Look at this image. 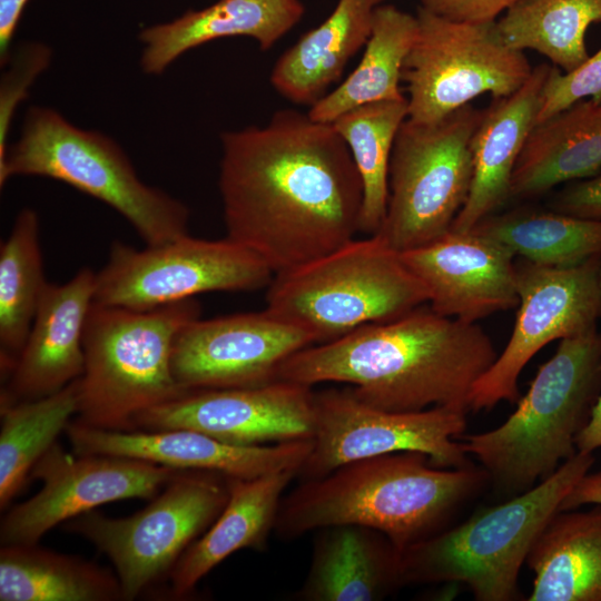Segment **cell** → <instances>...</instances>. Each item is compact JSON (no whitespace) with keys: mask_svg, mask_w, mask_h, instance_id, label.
Wrapping results in <instances>:
<instances>
[{"mask_svg":"<svg viewBox=\"0 0 601 601\" xmlns=\"http://www.w3.org/2000/svg\"><path fill=\"white\" fill-rule=\"evenodd\" d=\"M600 390L601 333L594 327L560 341L501 425L456 440L480 462L495 489L518 495L577 453L575 437Z\"/></svg>","mask_w":601,"mask_h":601,"instance_id":"cell-4","label":"cell"},{"mask_svg":"<svg viewBox=\"0 0 601 601\" xmlns=\"http://www.w3.org/2000/svg\"><path fill=\"white\" fill-rule=\"evenodd\" d=\"M601 22V0H520L495 20L503 42L523 51L534 50L562 72L589 57L585 33Z\"/></svg>","mask_w":601,"mask_h":601,"instance_id":"cell-32","label":"cell"},{"mask_svg":"<svg viewBox=\"0 0 601 601\" xmlns=\"http://www.w3.org/2000/svg\"><path fill=\"white\" fill-rule=\"evenodd\" d=\"M594 460L577 452L532 489L408 546L403 584L462 583L476 601L519 600V574L534 541Z\"/></svg>","mask_w":601,"mask_h":601,"instance_id":"cell-5","label":"cell"},{"mask_svg":"<svg viewBox=\"0 0 601 601\" xmlns=\"http://www.w3.org/2000/svg\"><path fill=\"white\" fill-rule=\"evenodd\" d=\"M299 0H218L201 10L142 29L141 69L160 75L179 56L206 42L234 36L255 39L268 50L302 18Z\"/></svg>","mask_w":601,"mask_h":601,"instance_id":"cell-23","label":"cell"},{"mask_svg":"<svg viewBox=\"0 0 601 601\" xmlns=\"http://www.w3.org/2000/svg\"><path fill=\"white\" fill-rule=\"evenodd\" d=\"M96 273L82 267L68 282L46 284L0 404L51 395L78 380L85 365L83 331L93 303Z\"/></svg>","mask_w":601,"mask_h":601,"instance_id":"cell-20","label":"cell"},{"mask_svg":"<svg viewBox=\"0 0 601 601\" xmlns=\"http://www.w3.org/2000/svg\"><path fill=\"white\" fill-rule=\"evenodd\" d=\"M415 16L417 35L401 77L411 121H440L484 93L506 97L530 78L525 53L503 42L495 21H456L421 6Z\"/></svg>","mask_w":601,"mask_h":601,"instance_id":"cell-11","label":"cell"},{"mask_svg":"<svg viewBox=\"0 0 601 601\" xmlns=\"http://www.w3.org/2000/svg\"><path fill=\"white\" fill-rule=\"evenodd\" d=\"M28 0H0V60L6 65L11 53V40Z\"/></svg>","mask_w":601,"mask_h":601,"instance_id":"cell-39","label":"cell"},{"mask_svg":"<svg viewBox=\"0 0 601 601\" xmlns=\"http://www.w3.org/2000/svg\"><path fill=\"white\" fill-rule=\"evenodd\" d=\"M551 67L549 63L533 67L530 78L516 91L493 99L483 109L471 140V189L451 229L471 230L482 219L497 213L511 198L515 164L536 124Z\"/></svg>","mask_w":601,"mask_h":601,"instance_id":"cell-21","label":"cell"},{"mask_svg":"<svg viewBox=\"0 0 601 601\" xmlns=\"http://www.w3.org/2000/svg\"><path fill=\"white\" fill-rule=\"evenodd\" d=\"M427 302L425 287L401 254L380 236L370 235L275 274L265 309L306 331L319 344L395 319Z\"/></svg>","mask_w":601,"mask_h":601,"instance_id":"cell-7","label":"cell"},{"mask_svg":"<svg viewBox=\"0 0 601 601\" xmlns=\"http://www.w3.org/2000/svg\"><path fill=\"white\" fill-rule=\"evenodd\" d=\"M400 254L442 316L476 323L519 304L514 254L474 230L450 229Z\"/></svg>","mask_w":601,"mask_h":601,"instance_id":"cell-19","label":"cell"},{"mask_svg":"<svg viewBox=\"0 0 601 601\" xmlns=\"http://www.w3.org/2000/svg\"><path fill=\"white\" fill-rule=\"evenodd\" d=\"M220 138L226 237L257 254L274 275L355 238L363 183L332 124L286 109L265 126Z\"/></svg>","mask_w":601,"mask_h":601,"instance_id":"cell-1","label":"cell"},{"mask_svg":"<svg viewBox=\"0 0 601 601\" xmlns=\"http://www.w3.org/2000/svg\"><path fill=\"white\" fill-rule=\"evenodd\" d=\"M550 209L578 218L601 220V171L566 183L551 199Z\"/></svg>","mask_w":601,"mask_h":601,"instance_id":"cell-37","label":"cell"},{"mask_svg":"<svg viewBox=\"0 0 601 601\" xmlns=\"http://www.w3.org/2000/svg\"><path fill=\"white\" fill-rule=\"evenodd\" d=\"M577 452L593 453L601 447V390L587 424L575 437Z\"/></svg>","mask_w":601,"mask_h":601,"instance_id":"cell-41","label":"cell"},{"mask_svg":"<svg viewBox=\"0 0 601 601\" xmlns=\"http://www.w3.org/2000/svg\"><path fill=\"white\" fill-rule=\"evenodd\" d=\"M482 115L469 104L433 124L403 121L390 159L385 217L374 235L403 253L451 229L471 189V140Z\"/></svg>","mask_w":601,"mask_h":601,"instance_id":"cell-9","label":"cell"},{"mask_svg":"<svg viewBox=\"0 0 601 601\" xmlns=\"http://www.w3.org/2000/svg\"><path fill=\"white\" fill-rule=\"evenodd\" d=\"M482 467L443 469L418 452L358 460L283 497L276 533L294 539L334 525L383 533L401 552L432 536L489 482Z\"/></svg>","mask_w":601,"mask_h":601,"instance_id":"cell-3","label":"cell"},{"mask_svg":"<svg viewBox=\"0 0 601 601\" xmlns=\"http://www.w3.org/2000/svg\"><path fill=\"white\" fill-rule=\"evenodd\" d=\"M273 277L264 259L228 237L187 234L142 249L116 240L96 273L93 303L148 311L203 293L256 290Z\"/></svg>","mask_w":601,"mask_h":601,"instance_id":"cell-12","label":"cell"},{"mask_svg":"<svg viewBox=\"0 0 601 601\" xmlns=\"http://www.w3.org/2000/svg\"><path fill=\"white\" fill-rule=\"evenodd\" d=\"M197 317L200 305L193 298L148 311L92 303L75 421L131 431L137 415L188 392L173 375L171 353L179 331Z\"/></svg>","mask_w":601,"mask_h":601,"instance_id":"cell-6","label":"cell"},{"mask_svg":"<svg viewBox=\"0 0 601 601\" xmlns=\"http://www.w3.org/2000/svg\"><path fill=\"white\" fill-rule=\"evenodd\" d=\"M78 412V380L32 401L0 404V509L23 489L40 457Z\"/></svg>","mask_w":601,"mask_h":601,"instance_id":"cell-33","label":"cell"},{"mask_svg":"<svg viewBox=\"0 0 601 601\" xmlns=\"http://www.w3.org/2000/svg\"><path fill=\"white\" fill-rule=\"evenodd\" d=\"M601 255L571 267H551L515 259L519 308L511 337L490 368L476 381L469 410H491L520 398L519 376L529 361L555 339L594 327L601 318Z\"/></svg>","mask_w":601,"mask_h":601,"instance_id":"cell-14","label":"cell"},{"mask_svg":"<svg viewBox=\"0 0 601 601\" xmlns=\"http://www.w3.org/2000/svg\"><path fill=\"white\" fill-rule=\"evenodd\" d=\"M471 230L501 244L515 257L551 267H571L601 255V220L552 209L521 207L494 213Z\"/></svg>","mask_w":601,"mask_h":601,"instance_id":"cell-30","label":"cell"},{"mask_svg":"<svg viewBox=\"0 0 601 601\" xmlns=\"http://www.w3.org/2000/svg\"><path fill=\"white\" fill-rule=\"evenodd\" d=\"M313 344L306 331L266 309L197 317L175 338L171 371L185 391L255 387L276 381L279 365Z\"/></svg>","mask_w":601,"mask_h":601,"instance_id":"cell-16","label":"cell"},{"mask_svg":"<svg viewBox=\"0 0 601 601\" xmlns=\"http://www.w3.org/2000/svg\"><path fill=\"white\" fill-rule=\"evenodd\" d=\"M421 7L442 17L470 22L495 21L520 0H420Z\"/></svg>","mask_w":601,"mask_h":601,"instance_id":"cell-38","label":"cell"},{"mask_svg":"<svg viewBox=\"0 0 601 601\" xmlns=\"http://www.w3.org/2000/svg\"><path fill=\"white\" fill-rule=\"evenodd\" d=\"M583 99L601 102V48L569 72H562L552 65L543 88L536 122Z\"/></svg>","mask_w":601,"mask_h":601,"instance_id":"cell-36","label":"cell"},{"mask_svg":"<svg viewBox=\"0 0 601 601\" xmlns=\"http://www.w3.org/2000/svg\"><path fill=\"white\" fill-rule=\"evenodd\" d=\"M66 433L77 454L130 457L229 479H255L285 470L298 474L313 447L312 439L246 446L186 428L110 431L77 421L68 424Z\"/></svg>","mask_w":601,"mask_h":601,"instance_id":"cell-18","label":"cell"},{"mask_svg":"<svg viewBox=\"0 0 601 601\" xmlns=\"http://www.w3.org/2000/svg\"><path fill=\"white\" fill-rule=\"evenodd\" d=\"M228 495V477L184 470L139 512L109 518L91 510L69 520L66 530L109 558L122 599L130 601L169 578L185 551L220 514Z\"/></svg>","mask_w":601,"mask_h":601,"instance_id":"cell-10","label":"cell"},{"mask_svg":"<svg viewBox=\"0 0 601 601\" xmlns=\"http://www.w3.org/2000/svg\"><path fill=\"white\" fill-rule=\"evenodd\" d=\"M601 171V102L583 99L536 122L518 158L511 198H532Z\"/></svg>","mask_w":601,"mask_h":601,"instance_id":"cell-25","label":"cell"},{"mask_svg":"<svg viewBox=\"0 0 601 601\" xmlns=\"http://www.w3.org/2000/svg\"><path fill=\"white\" fill-rule=\"evenodd\" d=\"M299 601H380L404 587L402 552L381 532L343 524L318 530Z\"/></svg>","mask_w":601,"mask_h":601,"instance_id":"cell-22","label":"cell"},{"mask_svg":"<svg viewBox=\"0 0 601 601\" xmlns=\"http://www.w3.org/2000/svg\"><path fill=\"white\" fill-rule=\"evenodd\" d=\"M560 510L534 541L528 601H601V504Z\"/></svg>","mask_w":601,"mask_h":601,"instance_id":"cell-26","label":"cell"},{"mask_svg":"<svg viewBox=\"0 0 601 601\" xmlns=\"http://www.w3.org/2000/svg\"><path fill=\"white\" fill-rule=\"evenodd\" d=\"M496 357L491 337L477 323L422 305L294 353L279 365L276 381L311 387L351 384L363 402L394 412L434 406L469 411L474 384Z\"/></svg>","mask_w":601,"mask_h":601,"instance_id":"cell-2","label":"cell"},{"mask_svg":"<svg viewBox=\"0 0 601 601\" xmlns=\"http://www.w3.org/2000/svg\"><path fill=\"white\" fill-rule=\"evenodd\" d=\"M1 601L124 600L116 573L36 544L1 545Z\"/></svg>","mask_w":601,"mask_h":601,"instance_id":"cell-28","label":"cell"},{"mask_svg":"<svg viewBox=\"0 0 601 601\" xmlns=\"http://www.w3.org/2000/svg\"><path fill=\"white\" fill-rule=\"evenodd\" d=\"M383 1L338 0L323 23L279 57L270 75L273 87L295 104L313 106L366 45L374 11Z\"/></svg>","mask_w":601,"mask_h":601,"instance_id":"cell-27","label":"cell"},{"mask_svg":"<svg viewBox=\"0 0 601 601\" xmlns=\"http://www.w3.org/2000/svg\"><path fill=\"white\" fill-rule=\"evenodd\" d=\"M407 118V98L355 107L333 122L346 142L363 183L359 231L374 235L386 213L388 166L396 134Z\"/></svg>","mask_w":601,"mask_h":601,"instance_id":"cell-34","label":"cell"},{"mask_svg":"<svg viewBox=\"0 0 601 601\" xmlns=\"http://www.w3.org/2000/svg\"><path fill=\"white\" fill-rule=\"evenodd\" d=\"M311 388L277 380L255 387L188 391L137 415L132 430L186 428L246 446L311 440Z\"/></svg>","mask_w":601,"mask_h":601,"instance_id":"cell-17","label":"cell"},{"mask_svg":"<svg viewBox=\"0 0 601 601\" xmlns=\"http://www.w3.org/2000/svg\"><path fill=\"white\" fill-rule=\"evenodd\" d=\"M466 412L453 406L382 410L352 388L314 393L313 447L297 476L314 480L345 464L397 452L422 453L436 467L471 466L456 440L466 427Z\"/></svg>","mask_w":601,"mask_h":601,"instance_id":"cell-13","label":"cell"},{"mask_svg":"<svg viewBox=\"0 0 601 601\" xmlns=\"http://www.w3.org/2000/svg\"><path fill=\"white\" fill-rule=\"evenodd\" d=\"M51 50L40 42H28L11 52L9 67L0 86V164L8 150V134L19 104L26 99L29 88L50 63Z\"/></svg>","mask_w":601,"mask_h":601,"instance_id":"cell-35","label":"cell"},{"mask_svg":"<svg viewBox=\"0 0 601 601\" xmlns=\"http://www.w3.org/2000/svg\"><path fill=\"white\" fill-rule=\"evenodd\" d=\"M297 476L285 470L255 479H229L226 505L214 523L181 555L169 579L174 597L189 594L226 558L243 549L264 550L283 500Z\"/></svg>","mask_w":601,"mask_h":601,"instance_id":"cell-24","label":"cell"},{"mask_svg":"<svg viewBox=\"0 0 601 601\" xmlns=\"http://www.w3.org/2000/svg\"><path fill=\"white\" fill-rule=\"evenodd\" d=\"M180 471L130 457L70 454L56 442L29 474L42 482L40 491L2 516L0 543L36 544L49 530L101 504L152 499Z\"/></svg>","mask_w":601,"mask_h":601,"instance_id":"cell-15","label":"cell"},{"mask_svg":"<svg viewBox=\"0 0 601 601\" xmlns=\"http://www.w3.org/2000/svg\"><path fill=\"white\" fill-rule=\"evenodd\" d=\"M417 28L416 16L392 4H380L362 60L338 87L311 106L307 115L315 121L332 124L355 107L404 98L400 89L402 69Z\"/></svg>","mask_w":601,"mask_h":601,"instance_id":"cell-29","label":"cell"},{"mask_svg":"<svg viewBox=\"0 0 601 601\" xmlns=\"http://www.w3.org/2000/svg\"><path fill=\"white\" fill-rule=\"evenodd\" d=\"M589 504H601V471L583 475L564 497L560 510H574Z\"/></svg>","mask_w":601,"mask_h":601,"instance_id":"cell-40","label":"cell"},{"mask_svg":"<svg viewBox=\"0 0 601 601\" xmlns=\"http://www.w3.org/2000/svg\"><path fill=\"white\" fill-rule=\"evenodd\" d=\"M599 279H600V286H601V259H600V267H599Z\"/></svg>","mask_w":601,"mask_h":601,"instance_id":"cell-42","label":"cell"},{"mask_svg":"<svg viewBox=\"0 0 601 601\" xmlns=\"http://www.w3.org/2000/svg\"><path fill=\"white\" fill-rule=\"evenodd\" d=\"M39 233L37 213L23 208L0 247V368L4 380L24 346L47 284Z\"/></svg>","mask_w":601,"mask_h":601,"instance_id":"cell-31","label":"cell"},{"mask_svg":"<svg viewBox=\"0 0 601 601\" xmlns=\"http://www.w3.org/2000/svg\"><path fill=\"white\" fill-rule=\"evenodd\" d=\"M13 176L62 181L119 213L146 245L188 234L189 209L144 183L121 147L108 136L79 128L58 111L28 109L18 140L0 164V186Z\"/></svg>","mask_w":601,"mask_h":601,"instance_id":"cell-8","label":"cell"}]
</instances>
